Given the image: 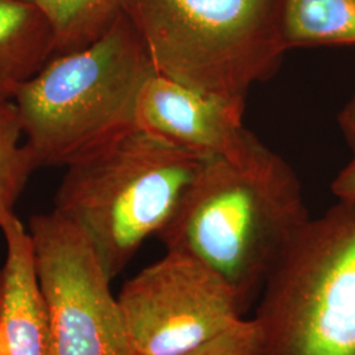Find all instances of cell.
Masks as SVG:
<instances>
[{"instance_id":"6da1fadb","label":"cell","mask_w":355,"mask_h":355,"mask_svg":"<svg viewBox=\"0 0 355 355\" xmlns=\"http://www.w3.org/2000/svg\"><path fill=\"white\" fill-rule=\"evenodd\" d=\"M309 220L296 173L261 142L243 162L212 157L157 239L211 268L246 313Z\"/></svg>"},{"instance_id":"7a4b0ae2","label":"cell","mask_w":355,"mask_h":355,"mask_svg":"<svg viewBox=\"0 0 355 355\" xmlns=\"http://www.w3.org/2000/svg\"><path fill=\"white\" fill-rule=\"evenodd\" d=\"M211 158L132 128L66 167L54 211L85 233L114 280L165 228Z\"/></svg>"},{"instance_id":"3957f363","label":"cell","mask_w":355,"mask_h":355,"mask_svg":"<svg viewBox=\"0 0 355 355\" xmlns=\"http://www.w3.org/2000/svg\"><path fill=\"white\" fill-rule=\"evenodd\" d=\"M154 73L125 13L95 42L54 55L12 101L36 167L66 168L136 127V101Z\"/></svg>"},{"instance_id":"277c9868","label":"cell","mask_w":355,"mask_h":355,"mask_svg":"<svg viewBox=\"0 0 355 355\" xmlns=\"http://www.w3.org/2000/svg\"><path fill=\"white\" fill-rule=\"evenodd\" d=\"M155 73L245 112L287 51L279 0H124Z\"/></svg>"},{"instance_id":"5b68a950","label":"cell","mask_w":355,"mask_h":355,"mask_svg":"<svg viewBox=\"0 0 355 355\" xmlns=\"http://www.w3.org/2000/svg\"><path fill=\"white\" fill-rule=\"evenodd\" d=\"M254 320L261 355H355V200L305 224L267 280Z\"/></svg>"},{"instance_id":"8992f818","label":"cell","mask_w":355,"mask_h":355,"mask_svg":"<svg viewBox=\"0 0 355 355\" xmlns=\"http://www.w3.org/2000/svg\"><path fill=\"white\" fill-rule=\"evenodd\" d=\"M49 355H137L87 237L57 211L29 220Z\"/></svg>"},{"instance_id":"52a82bcc","label":"cell","mask_w":355,"mask_h":355,"mask_svg":"<svg viewBox=\"0 0 355 355\" xmlns=\"http://www.w3.org/2000/svg\"><path fill=\"white\" fill-rule=\"evenodd\" d=\"M116 297L137 355L187 354L245 315L234 292L216 272L175 252H166L128 279Z\"/></svg>"},{"instance_id":"ba28073f","label":"cell","mask_w":355,"mask_h":355,"mask_svg":"<svg viewBox=\"0 0 355 355\" xmlns=\"http://www.w3.org/2000/svg\"><path fill=\"white\" fill-rule=\"evenodd\" d=\"M135 125L179 148L232 162L246 161L261 144L243 127V111L158 73L141 87Z\"/></svg>"},{"instance_id":"9c48e42d","label":"cell","mask_w":355,"mask_h":355,"mask_svg":"<svg viewBox=\"0 0 355 355\" xmlns=\"http://www.w3.org/2000/svg\"><path fill=\"white\" fill-rule=\"evenodd\" d=\"M0 232L6 241L0 267V355H49L32 237L16 214L1 223Z\"/></svg>"},{"instance_id":"30bf717a","label":"cell","mask_w":355,"mask_h":355,"mask_svg":"<svg viewBox=\"0 0 355 355\" xmlns=\"http://www.w3.org/2000/svg\"><path fill=\"white\" fill-rule=\"evenodd\" d=\"M54 54V35L44 13L26 0H0V99L13 101Z\"/></svg>"},{"instance_id":"8fae6325","label":"cell","mask_w":355,"mask_h":355,"mask_svg":"<svg viewBox=\"0 0 355 355\" xmlns=\"http://www.w3.org/2000/svg\"><path fill=\"white\" fill-rule=\"evenodd\" d=\"M286 49L355 45V0H279Z\"/></svg>"},{"instance_id":"7c38bea8","label":"cell","mask_w":355,"mask_h":355,"mask_svg":"<svg viewBox=\"0 0 355 355\" xmlns=\"http://www.w3.org/2000/svg\"><path fill=\"white\" fill-rule=\"evenodd\" d=\"M48 19L55 54L78 51L105 35L124 13V0H26Z\"/></svg>"},{"instance_id":"4fadbf2b","label":"cell","mask_w":355,"mask_h":355,"mask_svg":"<svg viewBox=\"0 0 355 355\" xmlns=\"http://www.w3.org/2000/svg\"><path fill=\"white\" fill-rule=\"evenodd\" d=\"M36 170L15 103L0 99V227L15 214V205Z\"/></svg>"},{"instance_id":"5bb4252c","label":"cell","mask_w":355,"mask_h":355,"mask_svg":"<svg viewBox=\"0 0 355 355\" xmlns=\"http://www.w3.org/2000/svg\"><path fill=\"white\" fill-rule=\"evenodd\" d=\"M184 355H261V334L255 320H243L209 343Z\"/></svg>"},{"instance_id":"9a60e30c","label":"cell","mask_w":355,"mask_h":355,"mask_svg":"<svg viewBox=\"0 0 355 355\" xmlns=\"http://www.w3.org/2000/svg\"><path fill=\"white\" fill-rule=\"evenodd\" d=\"M331 191L340 200H355V149L350 162L333 180Z\"/></svg>"},{"instance_id":"2e32d148","label":"cell","mask_w":355,"mask_h":355,"mask_svg":"<svg viewBox=\"0 0 355 355\" xmlns=\"http://www.w3.org/2000/svg\"><path fill=\"white\" fill-rule=\"evenodd\" d=\"M338 125L349 145L355 149V95L338 114Z\"/></svg>"}]
</instances>
